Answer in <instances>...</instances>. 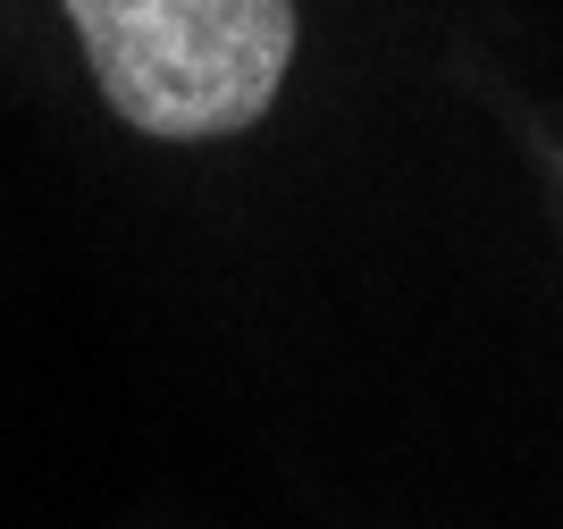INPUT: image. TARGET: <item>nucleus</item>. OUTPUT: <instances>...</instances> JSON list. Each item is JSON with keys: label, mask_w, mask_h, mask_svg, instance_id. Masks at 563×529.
Returning <instances> with one entry per match:
<instances>
[{"label": "nucleus", "mask_w": 563, "mask_h": 529, "mask_svg": "<svg viewBox=\"0 0 563 529\" xmlns=\"http://www.w3.org/2000/svg\"><path fill=\"white\" fill-rule=\"evenodd\" d=\"M118 126L219 143L269 118L295 68V0H59Z\"/></svg>", "instance_id": "1"}]
</instances>
